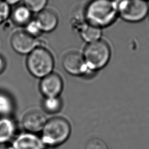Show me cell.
<instances>
[{
    "mask_svg": "<svg viewBox=\"0 0 149 149\" xmlns=\"http://www.w3.org/2000/svg\"><path fill=\"white\" fill-rule=\"evenodd\" d=\"M83 41L87 44L101 40L102 36L101 28L86 22L78 31Z\"/></svg>",
    "mask_w": 149,
    "mask_h": 149,
    "instance_id": "12",
    "label": "cell"
},
{
    "mask_svg": "<svg viewBox=\"0 0 149 149\" xmlns=\"http://www.w3.org/2000/svg\"><path fill=\"white\" fill-rule=\"evenodd\" d=\"M32 12L24 4L15 8L11 12L12 19L15 24L20 26H25L31 20Z\"/></svg>",
    "mask_w": 149,
    "mask_h": 149,
    "instance_id": "13",
    "label": "cell"
},
{
    "mask_svg": "<svg viewBox=\"0 0 149 149\" xmlns=\"http://www.w3.org/2000/svg\"><path fill=\"white\" fill-rule=\"evenodd\" d=\"M43 141L32 134H23L14 141V149H44Z\"/></svg>",
    "mask_w": 149,
    "mask_h": 149,
    "instance_id": "11",
    "label": "cell"
},
{
    "mask_svg": "<svg viewBox=\"0 0 149 149\" xmlns=\"http://www.w3.org/2000/svg\"><path fill=\"white\" fill-rule=\"evenodd\" d=\"M26 65L32 76L42 79L52 72L54 59L48 50L40 46L28 54Z\"/></svg>",
    "mask_w": 149,
    "mask_h": 149,
    "instance_id": "2",
    "label": "cell"
},
{
    "mask_svg": "<svg viewBox=\"0 0 149 149\" xmlns=\"http://www.w3.org/2000/svg\"><path fill=\"white\" fill-rule=\"evenodd\" d=\"M15 125L8 116L0 117V143L9 140L13 135Z\"/></svg>",
    "mask_w": 149,
    "mask_h": 149,
    "instance_id": "14",
    "label": "cell"
},
{
    "mask_svg": "<svg viewBox=\"0 0 149 149\" xmlns=\"http://www.w3.org/2000/svg\"><path fill=\"white\" fill-rule=\"evenodd\" d=\"M86 149H108V147L102 139L95 137L87 142Z\"/></svg>",
    "mask_w": 149,
    "mask_h": 149,
    "instance_id": "20",
    "label": "cell"
},
{
    "mask_svg": "<svg viewBox=\"0 0 149 149\" xmlns=\"http://www.w3.org/2000/svg\"><path fill=\"white\" fill-rule=\"evenodd\" d=\"M48 0H23L24 5L32 12L39 13L45 9Z\"/></svg>",
    "mask_w": 149,
    "mask_h": 149,
    "instance_id": "17",
    "label": "cell"
},
{
    "mask_svg": "<svg viewBox=\"0 0 149 149\" xmlns=\"http://www.w3.org/2000/svg\"><path fill=\"white\" fill-rule=\"evenodd\" d=\"M64 70L69 74L81 76L91 74L83 55L76 52H71L66 54L62 61Z\"/></svg>",
    "mask_w": 149,
    "mask_h": 149,
    "instance_id": "6",
    "label": "cell"
},
{
    "mask_svg": "<svg viewBox=\"0 0 149 149\" xmlns=\"http://www.w3.org/2000/svg\"><path fill=\"white\" fill-rule=\"evenodd\" d=\"M42 141L49 145L64 142L70 133L69 122L62 117H55L46 122L42 129Z\"/></svg>",
    "mask_w": 149,
    "mask_h": 149,
    "instance_id": "4",
    "label": "cell"
},
{
    "mask_svg": "<svg viewBox=\"0 0 149 149\" xmlns=\"http://www.w3.org/2000/svg\"><path fill=\"white\" fill-rule=\"evenodd\" d=\"M63 87V83L61 76L52 72L42 78L40 83V91L45 97L59 96Z\"/></svg>",
    "mask_w": 149,
    "mask_h": 149,
    "instance_id": "8",
    "label": "cell"
},
{
    "mask_svg": "<svg viewBox=\"0 0 149 149\" xmlns=\"http://www.w3.org/2000/svg\"><path fill=\"white\" fill-rule=\"evenodd\" d=\"M10 45L12 49L20 55H28L36 48L40 47L36 37L30 36L25 31L15 32L11 37Z\"/></svg>",
    "mask_w": 149,
    "mask_h": 149,
    "instance_id": "7",
    "label": "cell"
},
{
    "mask_svg": "<svg viewBox=\"0 0 149 149\" xmlns=\"http://www.w3.org/2000/svg\"><path fill=\"white\" fill-rule=\"evenodd\" d=\"M145 1H148V0H145Z\"/></svg>",
    "mask_w": 149,
    "mask_h": 149,
    "instance_id": "25",
    "label": "cell"
},
{
    "mask_svg": "<svg viewBox=\"0 0 149 149\" xmlns=\"http://www.w3.org/2000/svg\"><path fill=\"white\" fill-rule=\"evenodd\" d=\"M0 149H12L9 147H8L5 145H0Z\"/></svg>",
    "mask_w": 149,
    "mask_h": 149,
    "instance_id": "23",
    "label": "cell"
},
{
    "mask_svg": "<svg viewBox=\"0 0 149 149\" xmlns=\"http://www.w3.org/2000/svg\"><path fill=\"white\" fill-rule=\"evenodd\" d=\"M46 122L45 116L38 111H32L27 112L22 119V124L24 129L33 133L42 130Z\"/></svg>",
    "mask_w": 149,
    "mask_h": 149,
    "instance_id": "9",
    "label": "cell"
},
{
    "mask_svg": "<svg viewBox=\"0 0 149 149\" xmlns=\"http://www.w3.org/2000/svg\"><path fill=\"white\" fill-rule=\"evenodd\" d=\"M87 23L97 27H107L118 15L116 0H91L83 12Z\"/></svg>",
    "mask_w": 149,
    "mask_h": 149,
    "instance_id": "1",
    "label": "cell"
},
{
    "mask_svg": "<svg viewBox=\"0 0 149 149\" xmlns=\"http://www.w3.org/2000/svg\"><path fill=\"white\" fill-rule=\"evenodd\" d=\"M6 61L3 56L0 55V74L2 73L6 68Z\"/></svg>",
    "mask_w": 149,
    "mask_h": 149,
    "instance_id": "21",
    "label": "cell"
},
{
    "mask_svg": "<svg viewBox=\"0 0 149 149\" xmlns=\"http://www.w3.org/2000/svg\"><path fill=\"white\" fill-rule=\"evenodd\" d=\"M4 1L10 6V5H15L17 4L22 0H4Z\"/></svg>",
    "mask_w": 149,
    "mask_h": 149,
    "instance_id": "22",
    "label": "cell"
},
{
    "mask_svg": "<svg viewBox=\"0 0 149 149\" xmlns=\"http://www.w3.org/2000/svg\"><path fill=\"white\" fill-rule=\"evenodd\" d=\"M118 13L129 22L142 20L148 15L149 6L145 0H116Z\"/></svg>",
    "mask_w": 149,
    "mask_h": 149,
    "instance_id": "5",
    "label": "cell"
},
{
    "mask_svg": "<svg viewBox=\"0 0 149 149\" xmlns=\"http://www.w3.org/2000/svg\"><path fill=\"white\" fill-rule=\"evenodd\" d=\"M10 14V5L4 0H0V24L6 21Z\"/></svg>",
    "mask_w": 149,
    "mask_h": 149,
    "instance_id": "19",
    "label": "cell"
},
{
    "mask_svg": "<svg viewBox=\"0 0 149 149\" xmlns=\"http://www.w3.org/2000/svg\"><path fill=\"white\" fill-rule=\"evenodd\" d=\"M111 55L109 45L100 40L88 44L83 51V58L88 69L93 73L104 68L110 60Z\"/></svg>",
    "mask_w": 149,
    "mask_h": 149,
    "instance_id": "3",
    "label": "cell"
},
{
    "mask_svg": "<svg viewBox=\"0 0 149 149\" xmlns=\"http://www.w3.org/2000/svg\"><path fill=\"white\" fill-rule=\"evenodd\" d=\"M36 19L42 32H51L56 29L58 24L57 15L52 10L49 9H44L40 12Z\"/></svg>",
    "mask_w": 149,
    "mask_h": 149,
    "instance_id": "10",
    "label": "cell"
},
{
    "mask_svg": "<svg viewBox=\"0 0 149 149\" xmlns=\"http://www.w3.org/2000/svg\"><path fill=\"white\" fill-rule=\"evenodd\" d=\"M14 108L12 98L6 93L0 91V117L8 116Z\"/></svg>",
    "mask_w": 149,
    "mask_h": 149,
    "instance_id": "15",
    "label": "cell"
},
{
    "mask_svg": "<svg viewBox=\"0 0 149 149\" xmlns=\"http://www.w3.org/2000/svg\"><path fill=\"white\" fill-rule=\"evenodd\" d=\"M62 106V102L59 96L45 97L43 101L42 107L49 113H56L59 111Z\"/></svg>",
    "mask_w": 149,
    "mask_h": 149,
    "instance_id": "16",
    "label": "cell"
},
{
    "mask_svg": "<svg viewBox=\"0 0 149 149\" xmlns=\"http://www.w3.org/2000/svg\"><path fill=\"white\" fill-rule=\"evenodd\" d=\"M148 16V17H149V8H148V15H147Z\"/></svg>",
    "mask_w": 149,
    "mask_h": 149,
    "instance_id": "24",
    "label": "cell"
},
{
    "mask_svg": "<svg viewBox=\"0 0 149 149\" xmlns=\"http://www.w3.org/2000/svg\"><path fill=\"white\" fill-rule=\"evenodd\" d=\"M25 31L34 37H37L42 33L36 19H31L25 26Z\"/></svg>",
    "mask_w": 149,
    "mask_h": 149,
    "instance_id": "18",
    "label": "cell"
}]
</instances>
